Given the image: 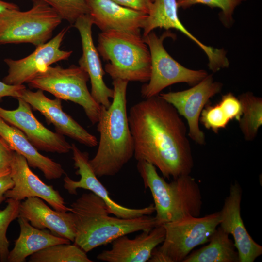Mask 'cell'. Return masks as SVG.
<instances>
[{
  "instance_id": "6da1fadb",
  "label": "cell",
  "mask_w": 262,
  "mask_h": 262,
  "mask_svg": "<svg viewBox=\"0 0 262 262\" xmlns=\"http://www.w3.org/2000/svg\"><path fill=\"white\" fill-rule=\"evenodd\" d=\"M128 120L134 155L158 168L169 180L190 174L194 166L185 123L176 109L159 95L130 109Z\"/></svg>"
},
{
  "instance_id": "7a4b0ae2",
  "label": "cell",
  "mask_w": 262,
  "mask_h": 262,
  "mask_svg": "<svg viewBox=\"0 0 262 262\" xmlns=\"http://www.w3.org/2000/svg\"><path fill=\"white\" fill-rule=\"evenodd\" d=\"M113 80V100L108 108L101 107L97 123L98 148L94 157L89 160L98 178L117 174L134 155V143L127 112L129 82Z\"/></svg>"
},
{
  "instance_id": "3957f363",
  "label": "cell",
  "mask_w": 262,
  "mask_h": 262,
  "mask_svg": "<svg viewBox=\"0 0 262 262\" xmlns=\"http://www.w3.org/2000/svg\"><path fill=\"white\" fill-rule=\"evenodd\" d=\"M75 229L74 244L87 253L123 235L149 231L159 226L155 217L111 216L105 202L92 192L82 194L70 206Z\"/></svg>"
},
{
  "instance_id": "277c9868",
  "label": "cell",
  "mask_w": 262,
  "mask_h": 262,
  "mask_svg": "<svg viewBox=\"0 0 262 262\" xmlns=\"http://www.w3.org/2000/svg\"><path fill=\"white\" fill-rule=\"evenodd\" d=\"M137 168L144 187L151 193L159 226L186 216H200L202 195L198 184L190 174L167 182L158 174L156 167L146 161H137Z\"/></svg>"
},
{
  "instance_id": "5b68a950",
  "label": "cell",
  "mask_w": 262,
  "mask_h": 262,
  "mask_svg": "<svg viewBox=\"0 0 262 262\" xmlns=\"http://www.w3.org/2000/svg\"><path fill=\"white\" fill-rule=\"evenodd\" d=\"M97 50L108 63L105 71L114 79L147 82L151 70L148 47L140 32L119 30L98 34Z\"/></svg>"
},
{
  "instance_id": "8992f818",
  "label": "cell",
  "mask_w": 262,
  "mask_h": 262,
  "mask_svg": "<svg viewBox=\"0 0 262 262\" xmlns=\"http://www.w3.org/2000/svg\"><path fill=\"white\" fill-rule=\"evenodd\" d=\"M220 220L219 211L201 217L186 216L163 225L164 239L147 262H183L195 247L208 242Z\"/></svg>"
},
{
  "instance_id": "52a82bcc",
  "label": "cell",
  "mask_w": 262,
  "mask_h": 262,
  "mask_svg": "<svg viewBox=\"0 0 262 262\" xmlns=\"http://www.w3.org/2000/svg\"><path fill=\"white\" fill-rule=\"evenodd\" d=\"M62 20L53 8L42 2H33L26 11L18 9L5 12L0 14V45L43 44Z\"/></svg>"
},
{
  "instance_id": "ba28073f",
  "label": "cell",
  "mask_w": 262,
  "mask_h": 262,
  "mask_svg": "<svg viewBox=\"0 0 262 262\" xmlns=\"http://www.w3.org/2000/svg\"><path fill=\"white\" fill-rule=\"evenodd\" d=\"M87 73L74 65L63 68L48 66L28 82L33 88L48 92L60 99L80 105L92 124L98 123L102 106L93 98L87 86Z\"/></svg>"
},
{
  "instance_id": "9c48e42d",
  "label": "cell",
  "mask_w": 262,
  "mask_h": 262,
  "mask_svg": "<svg viewBox=\"0 0 262 262\" xmlns=\"http://www.w3.org/2000/svg\"><path fill=\"white\" fill-rule=\"evenodd\" d=\"M175 36L168 31L160 37L153 31L143 36L148 47L151 61L149 80L141 89L143 98L159 95L165 88L177 83L185 82L194 86L208 75L204 70H195L183 66L168 53L164 47V40L166 37Z\"/></svg>"
},
{
  "instance_id": "30bf717a",
  "label": "cell",
  "mask_w": 262,
  "mask_h": 262,
  "mask_svg": "<svg viewBox=\"0 0 262 262\" xmlns=\"http://www.w3.org/2000/svg\"><path fill=\"white\" fill-rule=\"evenodd\" d=\"M222 86V83L214 81L211 74L190 89L160 93L159 96L171 104L187 120L188 137L196 144L203 145L206 139L204 133L199 127L200 116L210 99L219 93Z\"/></svg>"
},
{
  "instance_id": "8fae6325",
  "label": "cell",
  "mask_w": 262,
  "mask_h": 262,
  "mask_svg": "<svg viewBox=\"0 0 262 262\" xmlns=\"http://www.w3.org/2000/svg\"><path fill=\"white\" fill-rule=\"evenodd\" d=\"M72 159L76 174L79 175V180H74L66 176L64 179V188L71 195H76L78 189H84L101 198L106 203L110 214L122 218H133L144 215H149L155 212L153 203L141 208H131L122 206L110 196L108 190L98 180L89 163V153L82 152L73 143L71 144Z\"/></svg>"
},
{
  "instance_id": "7c38bea8",
  "label": "cell",
  "mask_w": 262,
  "mask_h": 262,
  "mask_svg": "<svg viewBox=\"0 0 262 262\" xmlns=\"http://www.w3.org/2000/svg\"><path fill=\"white\" fill-rule=\"evenodd\" d=\"M69 28H64L52 39L36 46L33 52L24 58L18 60L5 59L4 61L8 70L2 81L9 85H22L51 64L67 59L72 51L63 50L60 48Z\"/></svg>"
},
{
  "instance_id": "4fadbf2b",
  "label": "cell",
  "mask_w": 262,
  "mask_h": 262,
  "mask_svg": "<svg viewBox=\"0 0 262 262\" xmlns=\"http://www.w3.org/2000/svg\"><path fill=\"white\" fill-rule=\"evenodd\" d=\"M18 106L9 110L0 106V117L19 129L38 149L65 154L71 150V144L64 135L47 129L33 114L31 105L21 98H17Z\"/></svg>"
},
{
  "instance_id": "5bb4252c",
  "label": "cell",
  "mask_w": 262,
  "mask_h": 262,
  "mask_svg": "<svg viewBox=\"0 0 262 262\" xmlns=\"http://www.w3.org/2000/svg\"><path fill=\"white\" fill-rule=\"evenodd\" d=\"M13 187L5 194L6 198L21 201L30 197H37L47 202L53 209L70 212L64 198L52 185L45 183L30 168L26 159L14 151L10 165Z\"/></svg>"
},
{
  "instance_id": "9a60e30c",
  "label": "cell",
  "mask_w": 262,
  "mask_h": 262,
  "mask_svg": "<svg viewBox=\"0 0 262 262\" xmlns=\"http://www.w3.org/2000/svg\"><path fill=\"white\" fill-rule=\"evenodd\" d=\"M242 190L237 182L231 184L220 212L219 226L233 237L239 262H253L262 254V246L246 229L241 215Z\"/></svg>"
},
{
  "instance_id": "2e32d148",
  "label": "cell",
  "mask_w": 262,
  "mask_h": 262,
  "mask_svg": "<svg viewBox=\"0 0 262 262\" xmlns=\"http://www.w3.org/2000/svg\"><path fill=\"white\" fill-rule=\"evenodd\" d=\"M19 98L28 103L33 109L39 111L48 123L54 126L57 133L89 147H94L98 145V140L94 135L63 110L61 99L49 98L40 89L33 92L26 88L23 90Z\"/></svg>"
},
{
  "instance_id": "e0dca14e",
  "label": "cell",
  "mask_w": 262,
  "mask_h": 262,
  "mask_svg": "<svg viewBox=\"0 0 262 262\" xmlns=\"http://www.w3.org/2000/svg\"><path fill=\"white\" fill-rule=\"evenodd\" d=\"M93 25L89 14L78 18L73 25L79 31L82 42V54L79 60V66L88 74L90 80L91 94L99 105L108 108L114 94L113 89L105 84L99 53L94 44L92 27Z\"/></svg>"
},
{
  "instance_id": "ac0fdd59",
  "label": "cell",
  "mask_w": 262,
  "mask_h": 262,
  "mask_svg": "<svg viewBox=\"0 0 262 262\" xmlns=\"http://www.w3.org/2000/svg\"><path fill=\"white\" fill-rule=\"evenodd\" d=\"M165 233L164 226L160 225L149 231H142L134 239L121 236L112 241L111 248L103 250L97 259L107 262H147L154 249L163 242Z\"/></svg>"
},
{
  "instance_id": "d6986e66",
  "label": "cell",
  "mask_w": 262,
  "mask_h": 262,
  "mask_svg": "<svg viewBox=\"0 0 262 262\" xmlns=\"http://www.w3.org/2000/svg\"><path fill=\"white\" fill-rule=\"evenodd\" d=\"M19 216L36 228L48 229L53 234L74 242L75 229L71 212L52 209L42 199L30 197L20 202Z\"/></svg>"
},
{
  "instance_id": "ffe728a7",
  "label": "cell",
  "mask_w": 262,
  "mask_h": 262,
  "mask_svg": "<svg viewBox=\"0 0 262 262\" xmlns=\"http://www.w3.org/2000/svg\"><path fill=\"white\" fill-rule=\"evenodd\" d=\"M93 24L102 32L119 30L140 32L147 14L121 6L111 0H87Z\"/></svg>"
},
{
  "instance_id": "44dd1931",
  "label": "cell",
  "mask_w": 262,
  "mask_h": 262,
  "mask_svg": "<svg viewBox=\"0 0 262 262\" xmlns=\"http://www.w3.org/2000/svg\"><path fill=\"white\" fill-rule=\"evenodd\" d=\"M0 136L14 151L26 159L30 167L38 168L47 179H57L65 173L59 163L40 153L19 129L0 117Z\"/></svg>"
},
{
  "instance_id": "7402d4cb",
  "label": "cell",
  "mask_w": 262,
  "mask_h": 262,
  "mask_svg": "<svg viewBox=\"0 0 262 262\" xmlns=\"http://www.w3.org/2000/svg\"><path fill=\"white\" fill-rule=\"evenodd\" d=\"M20 234L10 251L7 262H24L28 256L47 247L59 244H69V240L56 236L44 229L33 226L22 217L18 216Z\"/></svg>"
},
{
  "instance_id": "603a6c76",
  "label": "cell",
  "mask_w": 262,
  "mask_h": 262,
  "mask_svg": "<svg viewBox=\"0 0 262 262\" xmlns=\"http://www.w3.org/2000/svg\"><path fill=\"white\" fill-rule=\"evenodd\" d=\"M208 242V245L190 253L183 262H239L234 242L219 226Z\"/></svg>"
},
{
  "instance_id": "cb8c5ba5",
  "label": "cell",
  "mask_w": 262,
  "mask_h": 262,
  "mask_svg": "<svg viewBox=\"0 0 262 262\" xmlns=\"http://www.w3.org/2000/svg\"><path fill=\"white\" fill-rule=\"evenodd\" d=\"M242 114L241 102L232 93L222 96L219 102L214 105L207 104L203 109L199 120L207 129L217 133L234 119L240 120Z\"/></svg>"
},
{
  "instance_id": "d4e9b609",
  "label": "cell",
  "mask_w": 262,
  "mask_h": 262,
  "mask_svg": "<svg viewBox=\"0 0 262 262\" xmlns=\"http://www.w3.org/2000/svg\"><path fill=\"white\" fill-rule=\"evenodd\" d=\"M238 98L242 109V114L238 121L239 128L244 139L252 141L262 125V98L251 92L242 93Z\"/></svg>"
},
{
  "instance_id": "484cf974",
  "label": "cell",
  "mask_w": 262,
  "mask_h": 262,
  "mask_svg": "<svg viewBox=\"0 0 262 262\" xmlns=\"http://www.w3.org/2000/svg\"><path fill=\"white\" fill-rule=\"evenodd\" d=\"M30 262H92L86 253L75 244H59L31 255Z\"/></svg>"
},
{
  "instance_id": "4316f807",
  "label": "cell",
  "mask_w": 262,
  "mask_h": 262,
  "mask_svg": "<svg viewBox=\"0 0 262 262\" xmlns=\"http://www.w3.org/2000/svg\"><path fill=\"white\" fill-rule=\"evenodd\" d=\"M42 2L53 8L62 19L73 25L82 16L89 14L87 0H31Z\"/></svg>"
},
{
  "instance_id": "83f0119b",
  "label": "cell",
  "mask_w": 262,
  "mask_h": 262,
  "mask_svg": "<svg viewBox=\"0 0 262 262\" xmlns=\"http://www.w3.org/2000/svg\"><path fill=\"white\" fill-rule=\"evenodd\" d=\"M7 205L0 208V261L7 262L9 253V242L6 236L10 224L19 216L20 201L7 198Z\"/></svg>"
},
{
  "instance_id": "f1b7e54d",
  "label": "cell",
  "mask_w": 262,
  "mask_h": 262,
  "mask_svg": "<svg viewBox=\"0 0 262 262\" xmlns=\"http://www.w3.org/2000/svg\"><path fill=\"white\" fill-rule=\"evenodd\" d=\"M246 0H177L178 8L187 9L196 4H203L210 7L222 10V20L224 25L229 26L233 21L232 15L235 8Z\"/></svg>"
},
{
  "instance_id": "f546056e",
  "label": "cell",
  "mask_w": 262,
  "mask_h": 262,
  "mask_svg": "<svg viewBox=\"0 0 262 262\" xmlns=\"http://www.w3.org/2000/svg\"><path fill=\"white\" fill-rule=\"evenodd\" d=\"M125 7L148 14L151 0H111Z\"/></svg>"
},
{
  "instance_id": "4dcf8cb0",
  "label": "cell",
  "mask_w": 262,
  "mask_h": 262,
  "mask_svg": "<svg viewBox=\"0 0 262 262\" xmlns=\"http://www.w3.org/2000/svg\"><path fill=\"white\" fill-rule=\"evenodd\" d=\"M13 185L10 167L0 170V204L6 199L5 193Z\"/></svg>"
},
{
  "instance_id": "1f68e13d",
  "label": "cell",
  "mask_w": 262,
  "mask_h": 262,
  "mask_svg": "<svg viewBox=\"0 0 262 262\" xmlns=\"http://www.w3.org/2000/svg\"><path fill=\"white\" fill-rule=\"evenodd\" d=\"M24 85H9L0 80V99L5 97H12L16 99L20 98Z\"/></svg>"
},
{
  "instance_id": "d6a6232c",
  "label": "cell",
  "mask_w": 262,
  "mask_h": 262,
  "mask_svg": "<svg viewBox=\"0 0 262 262\" xmlns=\"http://www.w3.org/2000/svg\"><path fill=\"white\" fill-rule=\"evenodd\" d=\"M14 151L0 136V170L9 168Z\"/></svg>"
},
{
  "instance_id": "836d02e7",
  "label": "cell",
  "mask_w": 262,
  "mask_h": 262,
  "mask_svg": "<svg viewBox=\"0 0 262 262\" xmlns=\"http://www.w3.org/2000/svg\"><path fill=\"white\" fill-rule=\"evenodd\" d=\"M18 9H19L18 6L15 3L0 0V14L9 10Z\"/></svg>"
},
{
  "instance_id": "e575fe53",
  "label": "cell",
  "mask_w": 262,
  "mask_h": 262,
  "mask_svg": "<svg viewBox=\"0 0 262 262\" xmlns=\"http://www.w3.org/2000/svg\"><path fill=\"white\" fill-rule=\"evenodd\" d=\"M152 0V1H153L154 0Z\"/></svg>"
}]
</instances>
